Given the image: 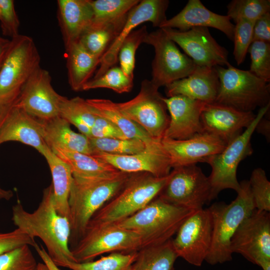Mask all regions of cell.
Returning <instances> with one entry per match:
<instances>
[{"label":"cell","mask_w":270,"mask_h":270,"mask_svg":"<svg viewBox=\"0 0 270 270\" xmlns=\"http://www.w3.org/2000/svg\"><path fill=\"white\" fill-rule=\"evenodd\" d=\"M12 219L18 228L32 238H38L42 241L48 254L58 266L76 262L69 246L70 220L56 209L52 184L44 190L41 202L32 212L26 211L18 200L12 206Z\"/></svg>","instance_id":"1"},{"label":"cell","mask_w":270,"mask_h":270,"mask_svg":"<svg viewBox=\"0 0 270 270\" xmlns=\"http://www.w3.org/2000/svg\"><path fill=\"white\" fill-rule=\"evenodd\" d=\"M130 174L118 170L97 176H72L68 198L70 250L82 236L93 214L118 193Z\"/></svg>","instance_id":"2"},{"label":"cell","mask_w":270,"mask_h":270,"mask_svg":"<svg viewBox=\"0 0 270 270\" xmlns=\"http://www.w3.org/2000/svg\"><path fill=\"white\" fill-rule=\"evenodd\" d=\"M194 211L170 204L158 196L142 210L114 224L136 233L140 238L142 248L171 240Z\"/></svg>","instance_id":"3"},{"label":"cell","mask_w":270,"mask_h":270,"mask_svg":"<svg viewBox=\"0 0 270 270\" xmlns=\"http://www.w3.org/2000/svg\"><path fill=\"white\" fill-rule=\"evenodd\" d=\"M169 174L156 177L148 172L131 174L123 187L93 214L88 223L112 224L132 216L159 195Z\"/></svg>","instance_id":"4"},{"label":"cell","mask_w":270,"mask_h":270,"mask_svg":"<svg viewBox=\"0 0 270 270\" xmlns=\"http://www.w3.org/2000/svg\"><path fill=\"white\" fill-rule=\"evenodd\" d=\"M240 184L241 188L236 198L230 204L215 202L208 208L212 235L210 249L205 260L210 264L232 260V237L240 224L255 209L248 181H242Z\"/></svg>","instance_id":"5"},{"label":"cell","mask_w":270,"mask_h":270,"mask_svg":"<svg viewBox=\"0 0 270 270\" xmlns=\"http://www.w3.org/2000/svg\"><path fill=\"white\" fill-rule=\"evenodd\" d=\"M227 66H216L220 87L215 102L245 112L270 104V82L248 70L238 69L230 64Z\"/></svg>","instance_id":"6"},{"label":"cell","mask_w":270,"mask_h":270,"mask_svg":"<svg viewBox=\"0 0 270 270\" xmlns=\"http://www.w3.org/2000/svg\"><path fill=\"white\" fill-rule=\"evenodd\" d=\"M40 56L33 39L19 34L10 39L6 59L0 68V106H14L22 90L40 67Z\"/></svg>","instance_id":"7"},{"label":"cell","mask_w":270,"mask_h":270,"mask_svg":"<svg viewBox=\"0 0 270 270\" xmlns=\"http://www.w3.org/2000/svg\"><path fill=\"white\" fill-rule=\"evenodd\" d=\"M270 104L260 108L251 124L240 135L231 140L220 152L208 158L206 163L212 168L208 176L211 186V200L225 189H232L238 192L240 183L236 177V172L240 162L252 154L251 138L256 126L268 112Z\"/></svg>","instance_id":"8"},{"label":"cell","mask_w":270,"mask_h":270,"mask_svg":"<svg viewBox=\"0 0 270 270\" xmlns=\"http://www.w3.org/2000/svg\"><path fill=\"white\" fill-rule=\"evenodd\" d=\"M141 247L140 236L132 231L114 224L88 223L82 236L70 250L76 262H84L104 253L136 252Z\"/></svg>","instance_id":"9"},{"label":"cell","mask_w":270,"mask_h":270,"mask_svg":"<svg viewBox=\"0 0 270 270\" xmlns=\"http://www.w3.org/2000/svg\"><path fill=\"white\" fill-rule=\"evenodd\" d=\"M158 88L146 79L132 99L116 102L120 110L142 128L152 138L161 140L170 122L167 107Z\"/></svg>","instance_id":"10"},{"label":"cell","mask_w":270,"mask_h":270,"mask_svg":"<svg viewBox=\"0 0 270 270\" xmlns=\"http://www.w3.org/2000/svg\"><path fill=\"white\" fill-rule=\"evenodd\" d=\"M208 177L196 164L173 168L158 197L178 206L196 210L210 202Z\"/></svg>","instance_id":"11"},{"label":"cell","mask_w":270,"mask_h":270,"mask_svg":"<svg viewBox=\"0 0 270 270\" xmlns=\"http://www.w3.org/2000/svg\"><path fill=\"white\" fill-rule=\"evenodd\" d=\"M143 43L154 48L150 81L158 88L187 77L196 68L194 61L180 50L162 28L148 32Z\"/></svg>","instance_id":"12"},{"label":"cell","mask_w":270,"mask_h":270,"mask_svg":"<svg viewBox=\"0 0 270 270\" xmlns=\"http://www.w3.org/2000/svg\"><path fill=\"white\" fill-rule=\"evenodd\" d=\"M230 249L262 270H270V212L254 209L234 232Z\"/></svg>","instance_id":"13"},{"label":"cell","mask_w":270,"mask_h":270,"mask_svg":"<svg viewBox=\"0 0 270 270\" xmlns=\"http://www.w3.org/2000/svg\"><path fill=\"white\" fill-rule=\"evenodd\" d=\"M212 222L208 208L195 210L182 223L172 239L178 257L200 266L206 260L212 244Z\"/></svg>","instance_id":"14"},{"label":"cell","mask_w":270,"mask_h":270,"mask_svg":"<svg viewBox=\"0 0 270 270\" xmlns=\"http://www.w3.org/2000/svg\"><path fill=\"white\" fill-rule=\"evenodd\" d=\"M162 29L196 66H222L230 64L228 50L217 42L208 28L194 27L186 31Z\"/></svg>","instance_id":"15"},{"label":"cell","mask_w":270,"mask_h":270,"mask_svg":"<svg viewBox=\"0 0 270 270\" xmlns=\"http://www.w3.org/2000/svg\"><path fill=\"white\" fill-rule=\"evenodd\" d=\"M62 96L52 86L48 71L38 67L24 86L15 106L40 120L59 116Z\"/></svg>","instance_id":"16"},{"label":"cell","mask_w":270,"mask_h":270,"mask_svg":"<svg viewBox=\"0 0 270 270\" xmlns=\"http://www.w3.org/2000/svg\"><path fill=\"white\" fill-rule=\"evenodd\" d=\"M169 2L168 0H142L132 8L118 35L100 58L99 68L93 78L100 77L114 66L122 43L138 26L150 22L154 27L159 28L167 20L166 12Z\"/></svg>","instance_id":"17"},{"label":"cell","mask_w":270,"mask_h":270,"mask_svg":"<svg viewBox=\"0 0 270 270\" xmlns=\"http://www.w3.org/2000/svg\"><path fill=\"white\" fill-rule=\"evenodd\" d=\"M161 142L169 156L172 168L206 162L227 145L218 136L206 132L182 140L163 138Z\"/></svg>","instance_id":"18"},{"label":"cell","mask_w":270,"mask_h":270,"mask_svg":"<svg viewBox=\"0 0 270 270\" xmlns=\"http://www.w3.org/2000/svg\"><path fill=\"white\" fill-rule=\"evenodd\" d=\"M161 140L149 144L144 150L133 154L117 156L96 152L92 156L122 172H148L156 177L166 176L170 173L172 167Z\"/></svg>","instance_id":"19"},{"label":"cell","mask_w":270,"mask_h":270,"mask_svg":"<svg viewBox=\"0 0 270 270\" xmlns=\"http://www.w3.org/2000/svg\"><path fill=\"white\" fill-rule=\"evenodd\" d=\"M164 100L170 122L163 138L182 140L204 132L200 115L206 103L182 95L164 97Z\"/></svg>","instance_id":"20"},{"label":"cell","mask_w":270,"mask_h":270,"mask_svg":"<svg viewBox=\"0 0 270 270\" xmlns=\"http://www.w3.org/2000/svg\"><path fill=\"white\" fill-rule=\"evenodd\" d=\"M256 116L252 112H242L214 102L204 106L200 120L204 132L218 136L228 144L251 124Z\"/></svg>","instance_id":"21"},{"label":"cell","mask_w":270,"mask_h":270,"mask_svg":"<svg viewBox=\"0 0 270 270\" xmlns=\"http://www.w3.org/2000/svg\"><path fill=\"white\" fill-rule=\"evenodd\" d=\"M226 15L210 11L200 0H189L179 13L167 19L159 28L186 31L194 27H210L221 31L233 41L234 25Z\"/></svg>","instance_id":"22"},{"label":"cell","mask_w":270,"mask_h":270,"mask_svg":"<svg viewBox=\"0 0 270 270\" xmlns=\"http://www.w3.org/2000/svg\"><path fill=\"white\" fill-rule=\"evenodd\" d=\"M220 80L216 66H196L188 76L166 86L167 98L182 95L206 104L214 102Z\"/></svg>","instance_id":"23"},{"label":"cell","mask_w":270,"mask_h":270,"mask_svg":"<svg viewBox=\"0 0 270 270\" xmlns=\"http://www.w3.org/2000/svg\"><path fill=\"white\" fill-rule=\"evenodd\" d=\"M9 141L30 146L41 154L48 147L42 136L39 120L15 105L0 126V144Z\"/></svg>","instance_id":"24"},{"label":"cell","mask_w":270,"mask_h":270,"mask_svg":"<svg viewBox=\"0 0 270 270\" xmlns=\"http://www.w3.org/2000/svg\"><path fill=\"white\" fill-rule=\"evenodd\" d=\"M58 19L65 48L78 42L90 26L93 10L91 0H58Z\"/></svg>","instance_id":"25"},{"label":"cell","mask_w":270,"mask_h":270,"mask_svg":"<svg viewBox=\"0 0 270 270\" xmlns=\"http://www.w3.org/2000/svg\"><path fill=\"white\" fill-rule=\"evenodd\" d=\"M39 120L44 140L50 148H58L92 154L90 138L72 130L70 124L60 116Z\"/></svg>","instance_id":"26"},{"label":"cell","mask_w":270,"mask_h":270,"mask_svg":"<svg viewBox=\"0 0 270 270\" xmlns=\"http://www.w3.org/2000/svg\"><path fill=\"white\" fill-rule=\"evenodd\" d=\"M66 50L70 86L74 91L82 90L100 64V58L88 52L78 41L66 48Z\"/></svg>","instance_id":"27"},{"label":"cell","mask_w":270,"mask_h":270,"mask_svg":"<svg viewBox=\"0 0 270 270\" xmlns=\"http://www.w3.org/2000/svg\"><path fill=\"white\" fill-rule=\"evenodd\" d=\"M42 155L47 161L51 172L56 209L59 214L69 220L68 198L72 181V170L49 147Z\"/></svg>","instance_id":"28"},{"label":"cell","mask_w":270,"mask_h":270,"mask_svg":"<svg viewBox=\"0 0 270 270\" xmlns=\"http://www.w3.org/2000/svg\"><path fill=\"white\" fill-rule=\"evenodd\" d=\"M86 102L96 115L114 124L127 138L140 140L146 145L159 140L150 136L142 128L122 112L116 102L104 98L86 99Z\"/></svg>","instance_id":"29"},{"label":"cell","mask_w":270,"mask_h":270,"mask_svg":"<svg viewBox=\"0 0 270 270\" xmlns=\"http://www.w3.org/2000/svg\"><path fill=\"white\" fill-rule=\"evenodd\" d=\"M50 149L70 167L73 176H97L112 174L118 170L108 162L92 155L58 148Z\"/></svg>","instance_id":"30"},{"label":"cell","mask_w":270,"mask_h":270,"mask_svg":"<svg viewBox=\"0 0 270 270\" xmlns=\"http://www.w3.org/2000/svg\"><path fill=\"white\" fill-rule=\"evenodd\" d=\"M172 239L161 244L140 249L130 270H174L178 256Z\"/></svg>","instance_id":"31"},{"label":"cell","mask_w":270,"mask_h":270,"mask_svg":"<svg viewBox=\"0 0 270 270\" xmlns=\"http://www.w3.org/2000/svg\"><path fill=\"white\" fill-rule=\"evenodd\" d=\"M59 116L89 138L96 114L86 100L79 96L70 99L62 96L59 103Z\"/></svg>","instance_id":"32"},{"label":"cell","mask_w":270,"mask_h":270,"mask_svg":"<svg viewBox=\"0 0 270 270\" xmlns=\"http://www.w3.org/2000/svg\"><path fill=\"white\" fill-rule=\"evenodd\" d=\"M126 18L100 28H88L79 42L90 54L100 58L118 35Z\"/></svg>","instance_id":"33"},{"label":"cell","mask_w":270,"mask_h":270,"mask_svg":"<svg viewBox=\"0 0 270 270\" xmlns=\"http://www.w3.org/2000/svg\"><path fill=\"white\" fill-rule=\"evenodd\" d=\"M140 0H91L93 17L88 28H100L126 18Z\"/></svg>","instance_id":"34"},{"label":"cell","mask_w":270,"mask_h":270,"mask_svg":"<svg viewBox=\"0 0 270 270\" xmlns=\"http://www.w3.org/2000/svg\"><path fill=\"white\" fill-rule=\"evenodd\" d=\"M138 251L114 252L96 260L68 262L64 266L72 270H130Z\"/></svg>","instance_id":"35"},{"label":"cell","mask_w":270,"mask_h":270,"mask_svg":"<svg viewBox=\"0 0 270 270\" xmlns=\"http://www.w3.org/2000/svg\"><path fill=\"white\" fill-rule=\"evenodd\" d=\"M89 138L92 154L103 152L117 156L130 155L144 150L147 146L142 140L134 138Z\"/></svg>","instance_id":"36"},{"label":"cell","mask_w":270,"mask_h":270,"mask_svg":"<svg viewBox=\"0 0 270 270\" xmlns=\"http://www.w3.org/2000/svg\"><path fill=\"white\" fill-rule=\"evenodd\" d=\"M133 86V79L126 76L120 66H114L100 77L90 80L84 86L82 90L106 88L123 94L130 92Z\"/></svg>","instance_id":"37"},{"label":"cell","mask_w":270,"mask_h":270,"mask_svg":"<svg viewBox=\"0 0 270 270\" xmlns=\"http://www.w3.org/2000/svg\"><path fill=\"white\" fill-rule=\"evenodd\" d=\"M148 34L146 26L134 30L125 38L120 48L118 56L120 67L126 76L132 79L134 78L136 51L143 43Z\"/></svg>","instance_id":"38"},{"label":"cell","mask_w":270,"mask_h":270,"mask_svg":"<svg viewBox=\"0 0 270 270\" xmlns=\"http://www.w3.org/2000/svg\"><path fill=\"white\" fill-rule=\"evenodd\" d=\"M226 16L235 22L240 20L255 22L270 12V0H233L227 6Z\"/></svg>","instance_id":"39"},{"label":"cell","mask_w":270,"mask_h":270,"mask_svg":"<svg viewBox=\"0 0 270 270\" xmlns=\"http://www.w3.org/2000/svg\"><path fill=\"white\" fill-rule=\"evenodd\" d=\"M30 246L25 244L0 255V270H37Z\"/></svg>","instance_id":"40"},{"label":"cell","mask_w":270,"mask_h":270,"mask_svg":"<svg viewBox=\"0 0 270 270\" xmlns=\"http://www.w3.org/2000/svg\"><path fill=\"white\" fill-rule=\"evenodd\" d=\"M248 52L250 54V72L256 76L270 82V43L254 41L250 45Z\"/></svg>","instance_id":"41"},{"label":"cell","mask_w":270,"mask_h":270,"mask_svg":"<svg viewBox=\"0 0 270 270\" xmlns=\"http://www.w3.org/2000/svg\"><path fill=\"white\" fill-rule=\"evenodd\" d=\"M255 209L270 211V182L262 168L254 169L248 180Z\"/></svg>","instance_id":"42"},{"label":"cell","mask_w":270,"mask_h":270,"mask_svg":"<svg viewBox=\"0 0 270 270\" xmlns=\"http://www.w3.org/2000/svg\"><path fill=\"white\" fill-rule=\"evenodd\" d=\"M255 22L240 20L234 25L233 54L236 64H242L246 58L248 48L252 42V32Z\"/></svg>","instance_id":"43"},{"label":"cell","mask_w":270,"mask_h":270,"mask_svg":"<svg viewBox=\"0 0 270 270\" xmlns=\"http://www.w3.org/2000/svg\"><path fill=\"white\" fill-rule=\"evenodd\" d=\"M0 22L4 35L11 39L19 34L20 21L16 12L14 1L0 0Z\"/></svg>","instance_id":"44"},{"label":"cell","mask_w":270,"mask_h":270,"mask_svg":"<svg viewBox=\"0 0 270 270\" xmlns=\"http://www.w3.org/2000/svg\"><path fill=\"white\" fill-rule=\"evenodd\" d=\"M36 243L34 239L18 228L0 232V255L25 244L34 247Z\"/></svg>","instance_id":"45"},{"label":"cell","mask_w":270,"mask_h":270,"mask_svg":"<svg viewBox=\"0 0 270 270\" xmlns=\"http://www.w3.org/2000/svg\"><path fill=\"white\" fill-rule=\"evenodd\" d=\"M88 138H127L114 124L98 115L90 128Z\"/></svg>","instance_id":"46"},{"label":"cell","mask_w":270,"mask_h":270,"mask_svg":"<svg viewBox=\"0 0 270 270\" xmlns=\"http://www.w3.org/2000/svg\"><path fill=\"white\" fill-rule=\"evenodd\" d=\"M254 41L270 43V12L255 22L252 32V42Z\"/></svg>","instance_id":"47"},{"label":"cell","mask_w":270,"mask_h":270,"mask_svg":"<svg viewBox=\"0 0 270 270\" xmlns=\"http://www.w3.org/2000/svg\"><path fill=\"white\" fill-rule=\"evenodd\" d=\"M34 248L43 262L48 266L50 270H60L59 267L53 262L42 246L36 243Z\"/></svg>","instance_id":"48"},{"label":"cell","mask_w":270,"mask_h":270,"mask_svg":"<svg viewBox=\"0 0 270 270\" xmlns=\"http://www.w3.org/2000/svg\"><path fill=\"white\" fill-rule=\"evenodd\" d=\"M10 44V40L0 36V68L6 59Z\"/></svg>","instance_id":"49"},{"label":"cell","mask_w":270,"mask_h":270,"mask_svg":"<svg viewBox=\"0 0 270 270\" xmlns=\"http://www.w3.org/2000/svg\"><path fill=\"white\" fill-rule=\"evenodd\" d=\"M256 130H260L268 138L270 136V122L268 120H264L263 117L258 123Z\"/></svg>","instance_id":"50"},{"label":"cell","mask_w":270,"mask_h":270,"mask_svg":"<svg viewBox=\"0 0 270 270\" xmlns=\"http://www.w3.org/2000/svg\"><path fill=\"white\" fill-rule=\"evenodd\" d=\"M13 107L14 106L6 107L0 106V126Z\"/></svg>","instance_id":"51"},{"label":"cell","mask_w":270,"mask_h":270,"mask_svg":"<svg viewBox=\"0 0 270 270\" xmlns=\"http://www.w3.org/2000/svg\"><path fill=\"white\" fill-rule=\"evenodd\" d=\"M12 196V190L3 189L0 186V200H9Z\"/></svg>","instance_id":"52"},{"label":"cell","mask_w":270,"mask_h":270,"mask_svg":"<svg viewBox=\"0 0 270 270\" xmlns=\"http://www.w3.org/2000/svg\"><path fill=\"white\" fill-rule=\"evenodd\" d=\"M37 270H50V269L44 262H38Z\"/></svg>","instance_id":"53"}]
</instances>
